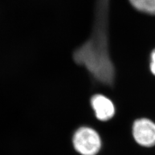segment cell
Listing matches in <instances>:
<instances>
[{"instance_id": "7a4b0ae2", "label": "cell", "mask_w": 155, "mask_h": 155, "mask_svg": "<svg viewBox=\"0 0 155 155\" xmlns=\"http://www.w3.org/2000/svg\"><path fill=\"white\" fill-rule=\"evenodd\" d=\"M133 134L138 144L144 147L155 145V123L147 118L136 120L133 127Z\"/></svg>"}, {"instance_id": "5b68a950", "label": "cell", "mask_w": 155, "mask_h": 155, "mask_svg": "<svg viewBox=\"0 0 155 155\" xmlns=\"http://www.w3.org/2000/svg\"><path fill=\"white\" fill-rule=\"evenodd\" d=\"M150 69L152 73L155 76V49L153 51L150 58Z\"/></svg>"}, {"instance_id": "3957f363", "label": "cell", "mask_w": 155, "mask_h": 155, "mask_svg": "<svg viewBox=\"0 0 155 155\" xmlns=\"http://www.w3.org/2000/svg\"><path fill=\"white\" fill-rule=\"evenodd\" d=\"M91 104L98 120L107 121L113 117L115 113L114 104L106 96L96 94L92 97Z\"/></svg>"}, {"instance_id": "277c9868", "label": "cell", "mask_w": 155, "mask_h": 155, "mask_svg": "<svg viewBox=\"0 0 155 155\" xmlns=\"http://www.w3.org/2000/svg\"><path fill=\"white\" fill-rule=\"evenodd\" d=\"M129 2L138 11L155 15V0H129Z\"/></svg>"}, {"instance_id": "6da1fadb", "label": "cell", "mask_w": 155, "mask_h": 155, "mask_svg": "<svg viewBox=\"0 0 155 155\" xmlns=\"http://www.w3.org/2000/svg\"><path fill=\"white\" fill-rule=\"evenodd\" d=\"M73 145L81 155H96L101 148V139L95 130L82 127L78 129L73 137Z\"/></svg>"}]
</instances>
